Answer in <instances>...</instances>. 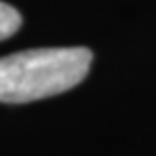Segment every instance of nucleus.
Instances as JSON below:
<instances>
[{"label":"nucleus","mask_w":156,"mask_h":156,"mask_svg":"<svg viewBox=\"0 0 156 156\" xmlns=\"http://www.w3.org/2000/svg\"><path fill=\"white\" fill-rule=\"evenodd\" d=\"M91 59L85 47L30 49L0 57V101L27 104L69 91L85 79Z\"/></svg>","instance_id":"1"},{"label":"nucleus","mask_w":156,"mask_h":156,"mask_svg":"<svg viewBox=\"0 0 156 156\" xmlns=\"http://www.w3.org/2000/svg\"><path fill=\"white\" fill-rule=\"evenodd\" d=\"M20 14L16 8H12L6 2H0V41L8 39L20 29Z\"/></svg>","instance_id":"2"}]
</instances>
